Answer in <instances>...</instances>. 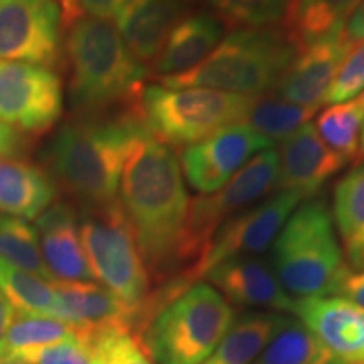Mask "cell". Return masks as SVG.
<instances>
[{
    "label": "cell",
    "mask_w": 364,
    "mask_h": 364,
    "mask_svg": "<svg viewBox=\"0 0 364 364\" xmlns=\"http://www.w3.org/2000/svg\"><path fill=\"white\" fill-rule=\"evenodd\" d=\"M235 324V309L206 282L159 306L136 336L154 364H201Z\"/></svg>",
    "instance_id": "6"
},
{
    "label": "cell",
    "mask_w": 364,
    "mask_h": 364,
    "mask_svg": "<svg viewBox=\"0 0 364 364\" xmlns=\"http://www.w3.org/2000/svg\"><path fill=\"white\" fill-rule=\"evenodd\" d=\"M81 208L80 236L95 280L139 314L142 324L152 280L120 201Z\"/></svg>",
    "instance_id": "7"
},
{
    "label": "cell",
    "mask_w": 364,
    "mask_h": 364,
    "mask_svg": "<svg viewBox=\"0 0 364 364\" xmlns=\"http://www.w3.org/2000/svg\"><path fill=\"white\" fill-rule=\"evenodd\" d=\"M343 36L351 44H358L359 41H364V0L346 22Z\"/></svg>",
    "instance_id": "39"
},
{
    "label": "cell",
    "mask_w": 364,
    "mask_h": 364,
    "mask_svg": "<svg viewBox=\"0 0 364 364\" xmlns=\"http://www.w3.org/2000/svg\"><path fill=\"white\" fill-rule=\"evenodd\" d=\"M118 191L150 280L161 287L176 280L191 203L176 150L145 129L132 145Z\"/></svg>",
    "instance_id": "1"
},
{
    "label": "cell",
    "mask_w": 364,
    "mask_h": 364,
    "mask_svg": "<svg viewBox=\"0 0 364 364\" xmlns=\"http://www.w3.org/2000/svg\"><path fill=\"white\" fill-rule=\"evenodd\" d=\"M318 108L302 107L282 100L275 95L255 97L243 124L265 136L270 142H285L299 129L309 124Z\"/></svg>",
    "instance_id": "26"
},
{
    "label": "cell",
    "mask_w": 364,
    "mask_h": 364,
    "mask_svg": "<svg viewBox=\"0 0 364 364\" xmlns=\"http://www.w3.org/2000/svg\"><path fill=\"white\" fill-rule=\"evenodd\" d=\"M359 97H363V98H364V91H363V93H361V95H359Z\"/></svg>",
    "instance_id": "43"
},
{
    "label": "cell",
    "mask_w": 364,
    "mask_h": 364,
    "mask_svg": "<svg viewBox=\"0 0 364 364\" xmlns=\"http://www.w3.org/2000/svg\"><path fill=\"white\" fill-rule=\"evenodd\" d=\"M14 314H16V311L9 304V300L0 294V346H2L4 336H6L9 326H11Z\"/></svg>",
    "instance_id": "40"
},
{
    "label": "cell",
    "mask_w": 364,
    "mask_h": 364,
    "mask_svg": "<svg viewBox=\"0 0 364 364\" xmlns=\"http://www.w3.org/2000/svg\"><path fill=\"white\" fill-rule=\"evenodd\" d=\"M364 122V98L327 107L316 120V132L336 156L356 161Z\"/></svg>",
    "instance_id": "27"
},
{
    "label": "cell",
    "mask_w": 364,
    "mask_h": 364,
    "mask_svg": "<svg viewBox=\"0 0 364 364\" xmlns=\"http://www.w3.org/2000/svg\"><path fill=\"white\" fill-rule=\"evenodd\" d=\"M353 46L341 34L302 48L277 85L275 95L290 103L321 108L336 73Z\"/></svg>",
    "instance_id": "17"
},
{
    "label": "cell",
    "mask_w": 364,
    "mask_h": 364,
    "mask_svg": "<svg viewBox=\"0 0 364 364\" xmlns=\"http://www.w3.org/2000/svg\"><path fill=\"white\" fill-rule=\"evenodd\" d=\"M73 336V327L56 317L16 312L0 346V358L16 359L27 351L70 339Z\"/></svg>",
    "instance_id": "29"
},
{
    "label": "cell",
    "mask_w": 364,
    "mask_h": 364,
    "mask_svg": "<svg viewBox=\"0 0 364 364\" xmlns=\"http://www.w3.org/2000/svg\"><path fill=\"white\" fill-rule=\"evenodd\" d=\"M58 0H0V61L51 68L61 56Z\"/></svg>",
    "instance_id": "12"
},
{
    "label": "cell",
    "mask_w": 364,
    "mask_h": 364,
    "mask_svg": "<svg viewBox=\"0 0 364 364\" xmlns=\"http://www.w3.org/2000/svg\"><path fill=\"white\" fill-rule=\"evenodd\" d=\"M255 97L209 88L144 86L139 113L150 134L172 150L203 142L226 127L243 124Z\"/></svg>",
    "instance_id": "8"
},
{
    "label": "cell",
    "mask_w": 364,
    "mask_h": 364,
    "mask_svg": "<svg viewBox=\"0 0 364 364\" xmlns=\"http://www.w3.org/2000/svg\"><path fill=\"white\" fill-rule=\"evenodd\" d=\"M41 257L54 282H95L73 208L54 203L36 218Z\"/></svg>",
    "instance_id": "18"
},
{
    "label": "cell",
    "mask_w": 364,
    "mask_h": 364,
    "mask_svg": "<svg viewBox=\"0 0 364 364\" xmlns=\"http://www.w3.org/2000/svg\"><path fill=\"white\" fill-rule=\"evenodd\" d=\"M58 196V184L49 172L33 162L0 157V213L21 220H36Z\"/></svg>",
    "instance_id": "22"
},
{
    "label": "cell",
    "mask_w": 364,
    "mask_h": 364,
    "mask_svg": "<svg viewBox=\"0 0 364 364\" xmlns=\"http://www.w3.org/2000/svg\"><path fill=\"white\" fill-rule=\"evenodd\" d=\"M279 152L267 149L245 164L216 193L201 194L189 203L188 226L181 255V273L169 284L177 285L208 253L216 231L238 213L275 191Z\"/></svg>",
    "instance_id": "9"
},
{
    "label": "cell",
    "mask_w": 364,
    "mask_h": 364,
    "mask_svg": "<svg viewBox=\"0 0 364 364\" xmlns=\"http://www.w3.org/2000/svg\"><path fill=\"white\" fill-rule=\"evenodd\" d=\"M364 91V41L353 46L327 90L326 103H344Z\"/></svg>",
    "instance_id": "34"
},
{
    "label": "cell",
    "mask_w": 364,
    "mask_h": 364,
    "mask_svg": "<svg viewBox=\"0 0 364 364\" xmlns=\"http://www.w3.org/2000/svg\"><path fill=\"white\" fill-rule=\"evenodd\" d=\"M356 161H364V122H363V129H361V139H359V154Z\"/></svg>",
    "instance_id": "41"
},
{
    "label": "cell",
    "mask_w": 364,
    "mask_h": 364,
    "mask_svg": "<svg viewBox=\"0 0 364 364\" xmlns=\"http://www.w3.org/2000/svg\"><path fill=\"white\" fill-rule=\"evenodd\" d=\"M292 314L336 364H364V309L348 299H295Z\"/></svg>",
    "instance_id": "14"
},
{
    "label": "cell",
    "mask_w": 364,
    "mask_h": 364,
    "mask_svg": "<svg viewBox=\"0 0 364 364\" xmlns=\"http://www.w3.org/2000/svg\"><path fill=\"white\" fill-rule=\"evenodd\" d=\"M287 321L277 312H252L243 316L201 364H252Z\"/></svg>",
    "instance_id": "25"
},
{
    "label": "cell",
    "mask_w": 364,
    "mask_h": 364,
    "mask_svg": "<svg viewBox=\"0 0 364 364\" xmlns=\"http://www.w3.org/2000/svg\"><path fill=\"white\" fill-rule=\"evenodd\" d=\"M0 258L12 265L54 282L46 268L36 230L21 218L0 213Z\"/></svg>",
    "instance_id": "32"
},
{
    "label": "cell",
    "mask_w": 364,
    "mask_h": 364,
    "mask_svg": "<svg viewBox=\"0 0 364 364\" xmlns=\"http://www.w3.org/2000/svg\"><path fill=\"white\" fill-rule=\"evenodd\" d=\"M282 144L275 191H299L309 199L348 164L322 142L312 124H306Z\"/></svg>",
    "instance_id": "19"
},
{
    "label": "cell",
    "mask_w": 364,
    "mask_h": 364,
    "mask_svg": "<svg viewBox=\"0 0 364 364\" xmlns=\"http://www.w3.org/2000/svg\"><path fill=\"white\" fill-rule=\"evenodd\" d=\"M363 0H290L284 29L297 44L306 46L324 39L338 38L344 26Z\"/></svg>",
    "instance_id": "23"
},
{
    "label": "cell",
    "mask_w": 364,
    "mask_h": 364,
    "mask_svg": "<svg viewBox=\"0 0 364 364\" xmlns=\"http://www.w3.org/2000/svg\"><path fill=\"white\" fill-rule=\"evenodd\" d=\"M338 297L348 299L349 302L364 309V270L349 272L339 287Z\"/></svg>",
    "instance_id": "38"
},
{
    "label": "cell",
    "mask_w": 364,
    "mask_h": 364,
    "mask_svg": "<svg viewBox=\"0 0 364 364\" xmlns=\"http://www.w3.org/2000/svg\"><path fill=\"white\" fill-rule=\"evenodd\" d=\"M53 317L73 327L80 341L105 331L139 329V314L95 282H53Z\"/></svg>",
    "instance_id": "15"
},
{
    "label": "cell",
    "mask_w": 364,
    "mask_h": 364,
    "mask_svg": "<svg viewBox=\"0 0 364 364\" xmlns=\"http://www.w3.org/2000/svg\"><path fill=\"white\" fill-rule=\"evenodd\" d=\"M252 364H336L324 346L314 338L300 321L287 317Z\"/></svg>",
    "instance_id": "28"
},
{
    "label": "cell",
    "mask_w": 364,
    "mask_h": 364,
    "mask_svg": "<svg viewBox=\"0 0 364 364\" xmlns=\"http://www.w3.org/2000/svg\"><path fill=\"white\" fill-rule=\"evenodd\" d=\"M223 33L225 24L213 12L186 14L152 61L154 75L162 80L193 70L220 44Z\"/></svg>",
    "instance_id": "21"
},
{
    "label": "cell",
    "mask_w": 364,
    "mask_h": 364,
    "mask_svg": "<svg viewBox=\"0 0 364 364\" xmlns=\"http://www.w3.org/2000/svg\"><path fill=\"white\" fill-rule=\"evenodd\" d=\"M68 98L78 115H102L139 107L144 63L110 21L81 17L66 27Z\"/></svg>",
    "instance_id": "3"
},
{
    "label": "cell",
    "mask_w": 364,
    "mask_h": 364,
    "mask_svg": "<svg viewBox=\"0 0 364 364\" xmlns=\"http://www.w3.org/2000/svg\"><path fill=\"white\" fill-rule=\"evenodd\" d=\"M0 364H27L24 361H19V359H7V358H0Z\"/></svg>",
    "instance_id": "42"
},
{
    "label": "cell",
    "mask_w": 364,
    "mask_h": 364,
    "mask_svg": "<svg viewBox=\"0 0 364 364\" xmlns=\"http://www.w3.org/2000/svg\"><path fill=\"white\" fill-rule=\"evenodd\" d=\"M26 134H21L19 130L0 120V157L19 156L26 150Z\"/></svg>",
    "instance_id": "37"
},
{
    "label": "cell",
    "mask_w": 364,
    "mask_h": 364,
    "mask_svg": "<svg viewBox=\"0 0 364 364\" xmlns=\"http://www.w3.org/2000/svg\"><path fill=\"white\" fill-rule=\"evenodd\" d=\"M334 221L348 267L364 270V164L349 171L336 186Z\"/></svg>",
    "instance_id": "24"
},
{
    "label": "cell",
    "mask_w": 364,
    "mask_h": 364,
    "mask_svg": "<svg viewBox=\"0 0 364 364\" xmlns=\"http://www.w3.org/2000/svg\"><path fill=\"white\" fill-rule=\"evenodd\" d=\"M223 24L235 29L284 26L290 0H203Z\"/></svg>",
    "instance_id": "31"
},
{
    "label": "cell",
    "mask_w": 364,
    "mask_h": 364,
    "mask_svg": "<svg viewBox=\"0 0 364 364\" xmlns=\"http://www.w3.org/2000/svg\"><path fill=\"white\" fill-rule=\"evenodd\" d=\"M129 0H58L63 14V26L68 27L71 22L81 17L110 21Z\"/></svg>",
    "instance_id": "36"
},
{
    "label": "cell",
    "mask_w": 364,
    "mask_h": 364,
    "mask_svg": "<svg viewBox=\"0 0 364 364\" xmlns=\"http://www.w3.org/2000/svg\"><path fill=\"white\" fill-rule=\"evenodd\" d=\"M206 279L231 306L292 314L295 299L287 294L275 270L260 257L231 258L211 268Z\"/></svg>",
    "instance_id": "16"
},
{
    "label": "cell",
    "mask_w": 364,
    "mask_h": 364,
    "mask_svg": "<svg viewBox=\"0 0 364 364\" xmlns=\"http://www.w3.org/2000/svg\"><path fill=\"white\" fill-rule=\"evenodd\" d=\"M145 130L139 107L102 115H78L46 144L43 159L56 184L81 206L117 201L132 145Z\"/></svg>",
    "instance_id": "2"
},
{
    "label": "cell",
    "mask_w": 364,
    "mask_h": 364,
    "mask_svg": "<svg viewBox=\"0 0 364 364\" xmlns=\"http://www.w3.org/2000/svg\"><path fill=\"white\" fill-rule=\"evenodd\" d=\"M191 0H129L115 27L140 63H152L167 36L186 14Z\"/></svg>",
    "instance_id": "20"
},
{
    "label": "cell",
    "mask_w": 364,
    "mask_h": 364,
    "mask_svg": "<svg viewBox=\"0 0 364 364\" xmlns=\"http://www.w3.org/2000/svg\"><path fill=\"white\" fill-rule=\"evenodd\" d=\"M304 199L307 198L299 191H277L262 203L253 204L230 218L216 231L203 260L179 284L172 287L174 294L179 295L188 287L198 284L211 268L223 262L240 257H258L265 252Z\"/></svg>",
    "instance_id": "10"
},
{
    "label": "cell",
    "mask_w": 364,
    "mask_h": 364,
    "mask_svg": "<svg viewBox=\"0 0 364 364\" xmlns=\"http://www.w3.org/2000/svg\"><path fill=\"white\" fill-rule=\"evenodd\" d=\"M0 294L16 312L53 317V282L0 258Z\"/></svg>",
    "instance_id": "30"
},
{
    "label": "cell",
    "mask_w": 364,
    "mask_h": 364,
    "mask_svg": "<svg viewBox=\"0 0 364 364\" xmlns=\"http://www.w3.org/2000/svg\"><path fill=\"white\" fill-rule=\"evenodd\" d=\"M16 359L27 364H91L88 349L76 336L27 351Z\"/></svg>",
    "instance_id": "35"
},
{
    "label": "cell",
    "mask_w": 364,
    "mask_h": 364,
    "mask_svg": "<svg viewBox=\"0 0 364 364\" xmlns=\"http://www.w3.org/2000/svg\"><path fill=\"white\" fill-rule=\"evenodd\" d=\"M272 262L290 297L338 295L351 270L336 238L324 196H312L290 215L273 241Z\"/></svg>",
    "instance_id": "5"
},
{
    "label": "cell",
    "mask_w": 364,
    "mask_h": 364,
    "mask_svg": "<svg viewBox=\"0 0 364 364\" xmlns=\"http://www.w3.org/2000/svg\"><path fill=\"white\" fill-rule=\"evenodd\" d=\"M91 364H152L136 336L129 331H105L81 341Z\"/></svg>",
    "instance_id": "33"
},
{
    "label": "cell",
    "mask_w": 364,
    "mask_h": 364,
    "mask_svg": "<svg viewBox=\"0 0 364 364\" xmlns=\"http://www.w3.org/2000/svg\"><path fill=\"white\" fill-rule=\"evenodd\" d=\"M65 108L63 81L51 68L0 61V120L21 134H43Z\"/></svg>",
    "instance_id": "11"
},
{
    "label": "cell",
    "mask_w": 364,
    "mask_h": 364,
    "mask_svg": "<svg viewBox=\"0 0 364 364\" xmlns=\"http://www.w3.org/2000/svg\"><path fill=\"white\" fill-rule=\"evenodd\" d=\"M270 147V140L252 127L235 124L182 150V172L191 188L201 194H211L221 189L258 152Z\"/></svg>",
    "instance_id": "13"
},
{
    "label": "cell",
    "mask_w": 364,
    "mask_h": 364,
    "mask_svg": "<svg viewBox=\"0 0 364 364\" xmlns=\"http://www.w3.org/2000/svg\"><path fill=\"white\" fill-rule=\"evenodd\" d=\"M297 53V44L282 26L235 29L198 66L162 78L161 85L262 97L277 88Z\"/></svg>",
    "instance_id": "4"
}]
</instances>
